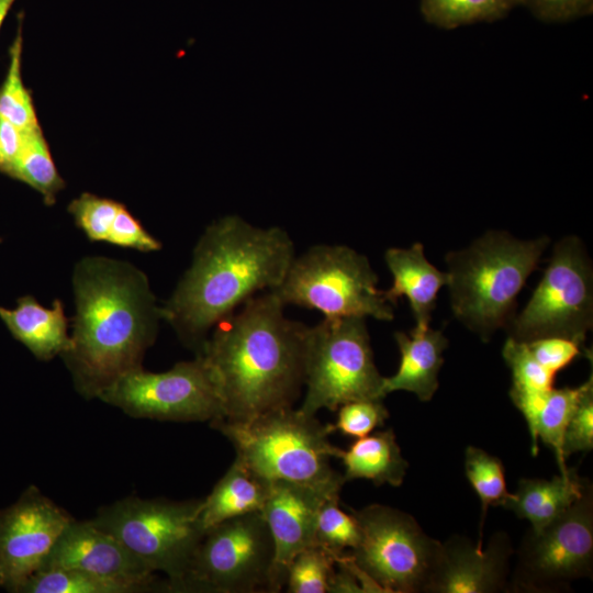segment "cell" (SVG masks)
<instances>
[{"label":"cell","instance_id":"obj_1","mask_svg":"<svg viewBox=\"0 0 593 593\" xmlns=\"http://www.w3.org/2000/svg\"><path fill=\"white\" fill-rule=\"evenodd\" d=\"M294 256L283 228L255 226L235 214L220 217L199 238L190 267L161 306L163 318L198 356L220 321L281 283Z\"/></svg>","mask_w":593,"mask_h":593},{"label":"cell","instance_id":"obj_2","mask_svg":"<svg viewBox=\"0 0 593 593\" xmlns=\"http://www.w3.org/2000/svg\"><path fill=\"white\" fill-rule=\"evenodd\" d=\"M284 307L272 291L251 296L214 326L198 355L216 383L224 419L293 406L300 396L307 325L287 317Z\"/></svg>","mask_w":593,"mask_h":593},{"label":"cell","instance_id":"obj_3","mask_svg":"<svg viewBox=\"0 0 593 593\" xmlns=\"http://www.w3.org/2000/svg\"><path fill=\"white\" fill-rule=\"evenodd\" d=\"M76 313L70 346L61 357L76 390L99 394L122 374L142 367L157 335L161 306L144 272L103 257L81 260L74 272Z\"/></svg>","mask_w":593,"mask_h":593},{"label":"cell","instance_id":"obj_4","mask_svg":"<svg viewBox=\"0 0 593 593\" xmlns=\"http://www.w3.org/2000/svg\"><path fill=\"white\" fill-rule=\"evenodd\" d=\"M549 238L519 240L489 232L468 248L446 256L455 316L483 340L515 316L516 298L537 267Z\"/></svg>","mask_w":593,"mask_h":593},{"label":"cell","instance_id":"obj_5","mask_svg":"<svg viewBox=\"0 0 593 593\" xmlns=\"http://www.w3.org/2000/svg\"><path fill=\"white\" fill-rule=\"evenodd\" d=\"M210 426L231 441L236 459L269 481L324 484L344 479L331 465L342 452L328 439L333 425L300 409L280 407L246 421L221 418Z\"/></svg>","mask_w":593,"mask_h":593},{"label":"cell","instance_id":"obj_6","mask_svg":"<svg viewBox=\"0 0 593 593\" xmlns=\"http://www.w3.org/2000/svg\"><path fill=\"white\" fill-rule=\"evenodd\" d=\"M368 258L345 245L318 244L294 256L272 290L287 305L321 312L324 317H394Z\"/></svg>","mask_w":593,"mask_h":593},{"label":"cell","instance_id":"obj_7","mask_svg":"<svg viewBox=\"0 0 593 593\" xmlns=\"http://www.w3.org/2000/svg\"><path fill=\"white\" fill-rule=\"evenodd\" d=\"M383 380L365 317H323L307 326L302 412L315 415L321 409L335 412L351 401L383 400Z\"/></svg>","mask_w":593,"mask_h":593},{"label":"cell","instance_id":"obj_8","mask_svg":"<svg viewBox=\"0 0 593 593\" xmlns=\"http://www.w3.org/2000/svg\"><path fill=\"white\" fill-rule=\"evenodd\" d=\"M202 499L170 501L130 496L98 510L92 521L118 538L177 592L203 537Z\"/></svg>","mask_w":593,"mask_h":593},{"label":"cell","instance_id":"obj_9","mask_svg":"<svg viewBox=\"0 0 593 593\" xmlns=\"http://www.w3.org/2000/svg\"><path fill=\"white\" fill-rule=\"evenodd\" d=\"M360 540L349 551L355 564L387 593L425 592L441 552L410 514L382 504L353 510Z\"/></svg>","mask_w":593,"mask_h":593},{"label":"cell","instance_id":"obj_10","mask_svg":"<svg viewBox=\"0 0 593 593\" xmlns=\"http://www.w3.org/2000/svg\"><path fill=\"white\" fill-rule=\"evenodd\" d=\"M275 545L260 512L208 528L177 592H270Z\"/></svg>","mask_w":593,"mask_h":593},{"label":"cell","instance_id":"obj_11","mask_svg":"<svg viewBox=\"0 0 593 593\" xmlns=\"http://www.w3.org/2000/svg\"><path fill=\"white\" fill-rule=\"evenodd\" d=\"M592 324V265L581 240L568 236L555 245L539 284L506 328L510 337L524 343L562 337L584 346Z\"/></svg>","mask_w":593,"mask_h":593},{"label":"cell","instance_id":"obj_12","mask_svg":"<svg viewBox=\"0 0 593 593\" xmlns=\"http://www.w3.org/2000/svg\"><path fill=\"white\" fill-rule=\"evenodd\" d=\"M593 571V488L539 530L525 534L508 584L514 592H559Z\"/></svg>","mask_w":593,"mask_h":593},{"label":"cell","instance_id":"obj_13","mask_svg":"<svg viewBox=\"0 0 593 593\" xmlns=\"http://www.w3.org/2000/svg\"><path fill=\"white\" fill-rule=\"evenodd\" d=\"M98 399L135 418L211 423L224 417L216 383L201 356L165 372L133 369Z\"/></svg>","mask_w":593,"mask_h":593},{"label":"cell","instance_id":"obj_14","mask_svg":"<svg viewBox=\"0 0 593 593\" xmlns=\"http://www.w3.org/2000/svg\"><path fill=\"white\" fill-rule=\"evenodd\" d=\"M68 512L30 485L12 505L0 510V590L19 593L37 572L64 528Z\"/></svg>","mask_w":593,"mask_h":593},{"label":"cell","instance_id":"obj_15","mask_svg":"<svg viewBox=\"0 0 593 593\" xmlns=\"http://www.w3.org/2000/svg\"><path fill=\"white\" fill-rule=\"evenodd\" d=\"M344 483V479L324 484L271 481L270 493L260 512L275 545L271 593L284 589L287 571L294 557L316 546L320 508L329 496L340 494Z\"/></svg>","mask_w":593,"mask_h":593},{"label":"cell","instance_id":"obj_16","mask_svg":"<svg viewBox=\"0 0 593 593\" xmlns=\"http://www.w3.org/2000/svg\"><path fill=\"white\" fill-rule=\"evenodd\" d=\"M44 569L77 570L143 584L154 592H170L167 580L159 582L155 572L92 519L79 522L72 518L59 535L40 570Z\"/></svg>","mask_w":593,"mask_h":593},{"label":"cell","instance_id":"obj_17","mask_svg":"<svg viewBox=\"0 0 593 593\" xmlns=\"http://www.w3.org/2000/svg\"><path fill=\"white\" fill-rule=\"evenodd\" d=\"M510 536L494 534L483 549L463 536L441 542V552L426 593H494L508 591Z\"/></svg>","mask_w":593,"mask_h":593},{"label":"cell","instance_id":"obj_18","mask_svg":"<svg viewBox=\"0 0 593 593\" xmlns=\"http://www.w3.org/2000/svg\"><path fill=\"white\" fill-rule=\"evenodd\" d=\"M394 339L401 355L400 365L393 376L384 377V396L394 391H407L419 401H430L439 387L438 374L448 339L441 331L429 326H415L409 334L395 332Z\"/></svg>","mask_w":593,"mask_h":593},{"label":"cell","instance_id":"obj_19","mask_svg":"<svg viewBox=\"0 0 593 593\" xmlns=\"http://www.w3.org/2000/svg\"><path fill=\"white\" fill-rule=\"evenodd\" d=\"M384 261L393 278L390 289L383 291L387 301L394 306L401 296H406L416 327H428L438 291L448 282L447 272L439 271L426 259L421 243L410 248L387 249Z\"/></svg>","mask_w":593,"mask_h":593},{"label":"cell","instance_id":"obj_20","mask_svg":"<svg viewBox=\"0 0 593 593\" xmlns=\"http://www.w3.org/2000/svg\"><path fill=\"white\" fill-rule=\"evenodd\" d=\"M0 318L11 335L38 360L61 356L70 346L68 321L59 300H55L52 307H45L34 296L23 295L16 300L14 309L0 306Z\"/></svg>","mask_w":593,"mask_h":593},{"label":"cell","instance_id":"obj_21","mask_svg":"<svg viewBox=\"0 0 593 593\" xmlns=\"http://www.w3.org/2000/svg\"><path fill=\"white\" fill-rule=\"evenodd\" d=\"M589 483L579 477L577 469L550 480L523 478L502 507L527 519L533 530H539L564 513Z\"/></svg>","mask_w":593,"mask_h":593},{"label":"cell","instance_id":"obj_22","mask_svg":"<svg viewBox=\"0 0 593 593\" xmlns=\"http://www.w3.org/2000/svg\"><path fill=\"white\" fill-rule=\"evenodd\" d=\"M271 481L235 458L212 491L202 499L200 518L204 530L226 519L261 512Z\"/></svg>","mask_w":593,"mask_h":593},{"label":"cell","instance_id":"obj_23","mask_svg":"<svg viewBox=\"0 0 593 593\" xmlns=\"http://www.w3.org/2000/svg\"><path fill=\"white\" fill-rule=\"evenodd\" d=\"M339 459L345 482L367 479L376 485L400 486L409 468L391 428L357 438L347 450L342 449Z\"/></svg>","mask_w":593,"mask_h":593},{"label":"cell","instance_id":"obj_24","mask_svg":"<svg viewBox=\"0 0 593 593\" xmlns=\"http://www.w3.org/2000/svg\"><path fill=\"white\" fill-rule=\"evenodd\" d=\"M10 178L41 193L46 205H53L65 188L41 127L25 133L24 145Z\"/></svg>","mask_w":593,"mask_h":593},{"label":"cell","instance_id":"obj_25","mask_svg":"<svg viewBox=\"0 0 593 593\" xmlns=\"http://www.w3.org/2000/svg\"><path fill=\"white\" fill-rule=\"evenodd\" d=\"M149 586L70 569H44L31 575L19 593H144Z\"/></svg>","mask_w":593,"mask_h":593},{"label":"cell","instance_id":"obj_26","mask_svg":"<svg viewBox=\"0 0 593 593\" xmlns=\"http://www.w3.org/2000/svg\"><path fill=\"white\" fill-rule=\"evenodd\" d=\"M23 13L18 15V29L9 47V65L0 87V118L22 131L41 127L31 91L22 78Z\"/></svg>","mask_w":593,"mask_h":593},{"label":"cell","instance_id":"obj_27","mask_svg":"<svg viewBox=\"0 0 593 593\" xmlns=\"http://www.w3.org/2000/svg\"><path fill=\"white\" fill-rule=\"evenodd\" d=\"M521 4L524 0H421V12L426 22L451 30L500 20Z\"/></svg>","mask_w":593,"mask_h":593},{"label":"cell","instance_id":"obj_28","mask_svg":"<svg viewBox=\"0 0 593 593\" xmlns=\"http://www.w3.org/2000/svg\"><path fill=\"white\" fill-rule=\"evenodd\" d=\"M584 387L585 382L578 388L550 389L536 416V440L552 450L561 474L570 470L562 450L564 430Z\"/></svg>","mask_w":593,"mask_h":593},{"label":"cell","instance_id":"obj_29","mask_svg":"<svg viewBox=\"0 0 593 593\" xmlns=\"http://www.w3.org/2000/svg\"><path fill=\"white\" fill-rule=\"evenodd\" d=\"M465 472L481 502L480 536L477 544L482 546V530L489 506H503L512 493L506 489L502 461L481 448H466Z\"/></svg>","mask_w":593,"mask_h":593},{"label":"cell","instance_id":"obj_30","mask_svg":"<svg viewBox=\"0 0 593 593\" xmlns=\"http://www.w3.org/2000/svg\"><path fill=\"white\" fill-rule=\"evenodd\" d=\"M338 556L321 546L302 550L288 568L284 589L289 593L329 592Z\"/></svg>","mask_w":593,"mask_h":593},{"label":"cell","instance_id":"obj_31","mask_svg":"<svg viewBox=\"0 0 593 593\" xmlns=\"http://www.w3.org/2000/svg\"><path fill=\"white\" fill-rule=\"evenodd\" d=\"M339 495H332L323 503L315 532L316 546L337 555L351 551L360 540L359 524L353 513L339 507Z\"/></svg>","mask_w":593,"mask_h":593},{"label":"cell","instance_id":"obj_32","mask_svg":"<svg viewBox=\"0 0 593 593\" xmlns=\"http://www.w3.org/2000/svg\"><path fill=\"white\" fill-rule=\"evenodd\" d=\"M122 203L85 192L68 205L75 224L93 242H108Z\"/></svg>","mask_w":593,"mask_h":593},{"label":"cell","instance_id":"obj_33","mask_svg":"<svg viewBox=\"0 0 593 593\" xmlns=\"http://www.w3.org/2000/svg\"><path fill=\"white\" fill-rule=\"evenodd\" d=\"M502 355L512 371L511 389L522 391H548L553 388L556 373L542 367L524 342L508 336Z\"/></svg>","mask_w":593,"mask_h":593},{"label":"cell","instance_id":"obj_34","mask_svg":"<svg viewBox=\"0 0 593 593\" xmlns=\"http://www.w3.org/2000/svg\"><path fill=\"white\" fill-rule=\"evenodd\" d=\"M383 400H358L340 405L337 419L333 425L346 436L360 438L382 427L389 417V411Z\"/></svg>","mask_w":593,"mask_h":593},{"label":"cell","instance_id":"obj_35","mask_svg":"<svg viewBox=\"0 0 593 593\" xmlns=\"http://www.w3.org/2000/svg\"><path fill=\"white\" fill-rule=\"evenodd\" d=\"M593 448V377L585 381V387L567 424L562 450L563 456L591 451Z\"/></svg>","mask_w":593,"mask_h":593},{"label":"cell","instance_id":"obj_36","mask_svg":"<svg viewBox=\"0 0 593 593\" xmlns=\"http://www.w3.org/2000/svg\"><path fill=\"white\" fill-rule=\"evenodd\" d=\"M526 344L534 358L553 373L564 369L583 354L589 357L584 346L562 337H544Z\"/></svg>","mask_w":593,"mask_h":593},{"label":"cell","instance_id":"obj_37","mask_svg":"<svg viewBox=\"0 0 593 593\" xmlns=\"http://www.w3.org/2000/svg\"><path fill=\"white\" fill-rule=\"evenodd\" d=\"M107 243L143 253L161 248V243L153 237L123 204L116 214Z\"/></svg>","mask_w":593,"mask_h":593},{"label":"cell","instance_id":"obj_38","mask_svg":"<svg viewBox=\"0 0 593 593\" xmlns=\"http://www.w3.org/2000/svg\"><path fill=\"white\" fill-rule=\"evenodd\" d=\"M524 4L545 22H564L591 13L593 0H524Z\"/></svg>","mask_w":593,"mask_h":593},{"label":"cell","instance_id":"obj_39","mask_svg":"<svg viewBox=\"0 0 593 593\" xmlns=\"http://www.w3.org/2000/svg\"><path fill=\"white\" fill-rule=\"evenodd\" d=\"M25 131L0 118V172L10 177L25 141Z\"/></svg>","mask_w":593,"mask_h":593},{"label":"cell","instance_id":"obj_40","mask_svg":"<svg viewBox=\"0 0 593 593\" xmlns=\"http://www.w3.org/2000/svg\"><path fill=\"white\" fill-rule=\"evenodd\" d=\"M15 0H0V30Z\"/></svg>","mask_w":593,"mask_h":593},{"label":"cell","instance_id":"obj_41","mask_svg":"<svg viewBox=\"0 0 593 593\" xmlns=\"http://www.w3.org/2000/svg\"><path fill=\"white\" fill-rule=\"evenodd\" d=\"M0 243H1V238H0Z\"/></svg>","mask_w":593,"mask_h":593}]
</instances>
